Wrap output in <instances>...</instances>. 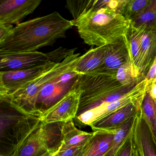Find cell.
<instances>
[{
    "label": "cell",
    "instance_id": "1",
    "mask_svg": "<svg viewBox=\"0 0 156 156\" xmlns=\"http://www.w3.org/2000/svg\"><path fill=\"white\" fill-rule=\"evenodd\" d=\"M73 26L72 20L57 12L21 23L0 43V54L36 51L65 38L66 32Z\"/></svg>",
    "mask_w": 156,
    "mask_h": 156
},
{
    "label": "cell",
    "instance_id": "2",
    "mask_svg": "<svg viewBox=\"0 0 156 156\" xmlns=\"http://www.w3.org/2000/svg\"><path fill=\"white\" fill-rule=\"evenodd\" d=\"M72 21L84 42L96 47L112 43L125 36L130 24L118 12L108 8L91 9Z\"/></svg>",
    "mask_w": 156,
    "mask_h": 156
},
{
    "label": "cell",
    "instance_id": "3",
    "mask_svg": "<svg viewBox=\"0 0 156 156\" xmlns=\"http://www.w3.org/2000/svg\"><path fill=\"white\" fill-rule=\"evenodd\" d=\"M0 156H14L27 138L42 123L40 117L1 100Z\"/></svg>",
    "mask_w": 156,
    "mask_h": 156
},
{
    "label": "cell",
    "instance_id": "4",
    "mask_svg": "<svg viewBox=\"0 0 156 156\" xmlns=\"http://www.w3.org/2000/svg\"><path fill=\"white\" fill-rule=\"evenodd\" d=\"M75 52L69 55L62 62L44 72L26 86L13 94L0 100L7 101L14 107L25 113L40 117L37 115L35 107L39 93L51 80L74 66L81 56L80 53H75Z\"/></svg>",
    "mask_w": 156,
    "mask_h": 156
},
{
    "label": "cell",
    "instance_id": "5",
    "mask_svg": "<svg viewBox=\"0 0 156 156\" xmlns=\"http://www.w3.org/2000/svg\"><path fill=\"white\" fill-rule=\"evenodd\" d=\"M76 50L61 47L45 53L36 51L0 54V72L29 69L50 62L60 63Z\"/></svg>",
    "mask_w": 156,
    "mask_h": 156
},
{
    "label": "cell",
    "instance_id": "6",
    "mask_svg": "<svg viewBox=\"0 0 156 156\" xmlns=\"http://www.w3.org/2000/svg\"><path fill=\"white\" fill-rule=\"evenodd\" d=\"M74 66L55 77L43 87L38 95L35 105L39 116L41 117L74 88L79 76L73 71Z\"/></svg>",
    "mask_w": 156,
    "mask_h": 156
},
{
    "label": "cell",
    "instance_id": "7",
    "mask_svg": "<svg viewBox=\"0 0 156 156\" xmlns=\"http://www.w3.org/2000/svg\"><path fill=\"white\" fill-rule=\"evenodd\" d=\"M59 63L29 69L0 72V99H4L26 86L44 72Z\"/></svg>",
    "mask_w": 156,
    "mask_h": 156
},
{
    "label": "cell",
    "instance_id": "8",
    "mask_svg": "<svg viewBox=\"0 0 156 156\" xmlns=\"http://www.w3.org/2000/svg\"><path fill=\"white\" fill-rule=\"evenodd\" d=\"M80 97V91L75 84L73 90L41 116L42 122H65L75 119L79 108Z\"/></svg>",
    "mask_w": 156,
    "mask_h": 156
},
{
    "label": "cell",
    "instance_id": "9",
    "mask_svg": "<svg viewBox=\"0 0 156 156\" xmlns=\"http://www.w3.org/2000/svg\"><path fill=\"white\" fill-rule=\"evenodd\" d=\"M144 97L129 103L96 120L90 125L93 132L113 131L140 112Z\"/></svg>",
    "mask_w": 156,
    "mask_h": 156
},
{
    "label": "cell",
    "instance_id": "10",
    "mask_svg": "<svg viewBox=\"0 0 156 156\" xmlns=\"http://www.w3.org/2000/svg\"><path fill=\"white\" fill-rule=\"evenodd\" d=\"M41 2V0H2L0 23L20 24L24 18L32 13Z\"/></svg>",
    "mask_w": 156,
    "mask_h": 156
},
{
    "label": "cell",
    "instance_id": "11",
    "mask_svg": "<svg viewBox=\"0 0 156 156\" xmlns=\"http://www.w3.org/2000/svg\"><path fill=\"white\" fill-rule=\"evenodd\" d=\"M129 61H130L129 51L125 35L106 45L104 64L98 73L116 76L119 67Z\"/></svg>",
    "mask_w": 156,
    "mask_h": 156
},
{
    "label": "cell",
    "instance_id": "12",
    "mask_svg": "<svg viewBox=\"0 0 156 156\" xmlns=\"http://www.w3.org/2000/svg\"><path fill=\"white\" fill-rule=\"evenodd\" d=\"M105 52L106 45L90 49L80 56L74 72L78 75L98 73L104 64Z\"/></svg>",
    "mask_w": 156,
    "mask_h": 156
},
{
    "label": "cell",
    "instance_id": "13",
    "mask_svg": "<svg viewBox=\"0 0 156 156\" xmlns=\"http://www.w3.org/2000/svg\"><path fill=\"white\" fill-rule=\"evenodd\" d=\"M156 55V30H146L141 42L139 74L144 79Z\"/></svg>",
    "mask_w": 156,
    "mask_h": 156
},
{
    "label": "cell",
    "instance_id": "14",
    "mask_svg": "<svg viewBox=\"0 0 156 156\" xmlns=\"http://www.w3.org/2000/svg\"><path fill=\"white\" fill-rule=\"evenodd\" d=\"M133 136L142 156H156V145L139 112L133 129Z\"/></svg>",
    "mask_w": 156,
    "mask_h": 156
},
{
    "label": "cell",
    "instance_id": "15",
    "mask_svg": "<svg viewBox=\"0 0 156 156\" xmlns=\"http://www.w3.org/2000/svg\"><path fill=\"white\" fill-rule=\"evenodd\" d=\"M116 129L113 131L94 132L77 156H103L113 141Z\"/></svg>",
    "mask_w": 156,
    "mask_h": 156
},
{
    "label": "cell",
    "instance_id": "16",
    "mask_svg": "<svg viewBox=\"0 0 156 156\" xmlns=\"http://www.w3.org/2000/svg\"><path fill=\"white\" fill-rule=\"evenodd\" d=\"M63 122L43 123L39 127L40 136L49 151L57 152L62 144Z\"/></svg>",
    "mask_w": 156,
    "mask_h": 156
},
{
    "label": "cell",
    "instance_id": "17",
    "mask_svg": "<svg viewBox=\"0 0 156 156\" xmlns=\"http://www.w3.org/2000/svg\"><path fill=\"white\" fill-rule=\"evenodd\" d=\"M145 30H146L143 28H136L130 23L125 34L128 46L130 61L134 69L138 74L141 42Z\"/></svg>",
    "mask_w": 156,
    "mask_h": 156
},
{
    "label": "cell",
    "instance_id": "18",
    "mask_svg": "<svg viewBox=\"0 0 156 156\" xmlns=\"http://www.w3.org/2000/svg\"><path fill=\"white\" fill-rule=\"evenodd\" d=\"M62 134L63 139L60 150L85 143L92 137L94 132L89 133L78 129L75 126L73 119H72L63 122Z\"/></svg>",
    "mask_w": 156,
    "mask_h": 156
},
{
    "label": "cell",
    "instance_id": "19",
    "mask_svg": "<svg viewBox=\"0 0 156 156\" xmlns=\"http://www.w3.org/2000/svg\"><path fill=\"white\" fill-rule=\"evenodd\" d=\"M39 127L27 138L14 156H42L49 151L40 136Z\"/></svg>",
    "mask_w": 156,
    "mask_h": 156
},
{
    "label": "cell",
    "instance_id": "20",
    "mask_svg": "<svg viewBox=\"0 0 156 156\" xmlns=\"http://www.w3.org/2000/svg\"><path fill=\"white\" fill-rule=\"evenodd\" d=\"M140 115L147 126L156 145V101L147 91L141 103Z\"/></svg>",
    "mask_w": 156,
    "mask_h": 156
},
{
    "label": "cell",
    "instance_id": "21",
    "mask_svg": "<svg viewBox=\"0 0 156 156\" xmlns=\"http://www.w3.org/2000/svg\"><path fill=\"white\" fill-rule=\"evenodd\" d=\"M137 115L129 119L122 126L116 129L111 146L103 156H116L122 145L132 132Z\"/></svg>",
    "mask_w": 156,
    "mask_h": 156
},
{
    "label": "cell",
    "instance_id": "22",
    "mask_svg": "<svg viewBox=\"0 0 156 156\" xmlns=\"http://www.w3.org/2000/svg\"><path fill=\"white\" fill-rule=\"evenodd\" d=\"M118 82L124 87L133 88L143 80L133 67L131 61L121 66L116 75Z\"/></svg>",
    "mask_w": 156,
    "mask_h": 156
},
{
    "label": "cell",
    "instance_id": "23",
    "mask_svg": "<svg viewBox=\"0 0 156 156\" xmlns=\"http://www.w3.org/2000/svg\"><path fill=\"white\" fill-rule=\"evenodd\" d=\"M130 23L136 28L156 30V0H151L143 12Z\"/></svg>",
    "mask_w": 156,
    "mask_h": 156
},
{
    "label": "cell",
    "instance_id": "24",
    "mask_svg": "<svg viewBox=\"0 0 156 156\" xmlns=\"http://www.w3.org/2000/svg\"><path fill=\"white\" fill-rule=\"evenodd\" d=\"M151 0H124L118 12L131 22L143 12Z\"/></svg>",
    "mask_w": 156,
    "mask_h": 156
},
{
    "label": "cell",
    "instance_id": "25",
    "mask_svg": "<svg viewBox=\"0 0 156 156\" xmlns=\"http://www.w3.org/2000/svg\"><path fill=\"white\" fill-rule=\"evenodd\" d=\"M95 2V0L67 1L66 8L73 16V20H75L93 9Z\"/></svg>",
    "mask_w": 156,
    "mask_h": 156
},
{
    "label": "cell",
    "instance_id": "26",
    "mask_svg": "<svg viewBox=\"0 0 156 156\" xmlns=\"http://www.w3.org/2000/svg\"><path fill=\"white\" fill-rule=\"evenodd\" d=\"M116 156H142L135 142L133 130Z\"/></svg>",
    "mask_w": 156,
    "mask_h": 156
},
{
    "label": "cell",
    "instance_id": "27",
    "mask_svg": "<svg viewBox=\"0 0 156 156\" xmlns=\"http://www.w3.org/2000/svg\"><path fill=\"white\" fill-rule=\"evenodd\" d=\"M87 142L80 145L60 150L57 152V156H77Z\"/></svg>",
    "mask_w": 156,
    "mask_h": 156
},
{
    "label": "cell",
    "instance_id": "28",
    "mask_svg": "<svg viewBox=\"0 0 156 156\" xmlns=\"http://www.w3.org/2000/svg\"><path fill=\"white\" fill-rule=\"evenodd\" d=\"M145 78L147 82L148 89L151 84L156 81V55Z\"/></svg>",
    "mask_w": 156,
    "mask_h": 156
},
{
    "label": "cell",
    "instance_id": "29",
    "mask_svg": "<svg viewBox=\"0 0 156 156\" xmlns=\"http://www.w3.org/2000/svg\"><path fill=\"white\" fill-rule=\"evenodd\" d=\"M13 28V26L11 24L0 23V43L9 35Z\"/></svg>",
    "mask_w": 156,
    "mask_h": 156
},
{
    "label": "cell",
    "instance_id": "30",
    "mask_svg": "<svg viewBox=\"0 0 156 156\" xmlns=\"http://www.w3.org/2000/svg\"><path fill=\"white\" fill-rule=\"evenodd\" d=\"M151 96L156 101V81L151 84L147 90Z\"/></svg>",
    "mask_w": 156,
    "mask_h": 156
},
{
    "label": "cell",
    "instance_id": "31",
    "mask_svg": "<svg viewBox=\"0 0 156 156\" xmlns=\"http://www.w3.org/2000/svg\"><path fill=\"white\" fill-rule=\"evenodd\" d=\"M42 156H57V152L48 151L46 154H44Z\"/></svg>",
    "mask_w": 156,
    "mask_h": 156
}]
</instances>
